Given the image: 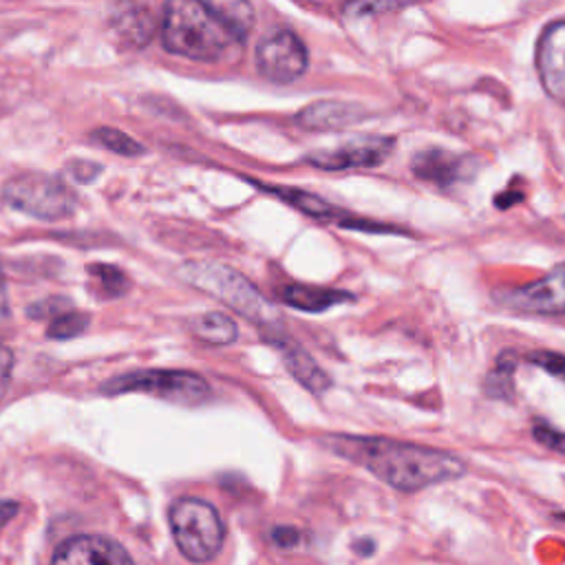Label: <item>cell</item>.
Instances as JSON below:
<instances>
[{"mask_svg":"<svg viewBox=\"0 0 565 565\" xmlns=\"http://www.w3.org/2000/svg\"><path fill=\"white\" fill-rule=\"evenodd\" d=\"M393 151V137L356 135L332 149L310 153L305 160L321 171H351L382 164Z\"/></svg>","mask_w":565,"mask_h":565,"instance_id":"9c48e42d","label":"cell"},{"mask_svg":"<svg viewBox=\"0 0 565 565\" xmlns=\"http://www.w3.org/2000/svg\"><path fill=\"white\" fill-rule=\"evenodd\" d=\"M274 345H276V349L280 351V356H282V360H286V365H288V369H290V373L305 387V389H310V391H314V393H323L330 384H332V380H330V376L316 365V360L301 347V345H297L292 338H288L286 334L282 336H276V338H269Z\"/></svg>","mask_w":565,"mask_h":565,"instance_id":"4fadbf2b","label":"cell"},{"mask_svg":"<svg viewBox=\"0 0 565 565\" xmlns=\"http://www.w3.org/2000/svg\"><path fill=\"white\" fill-rule=\"evenodd\" d=\"M537 71L545 93L565 104V21L550 23L537 43Z\"/></svg>","mask_w":565,"mask_h":565,"instance_id":"8fae6325","label":"cell"},{"mask_svg":"<svg viewBox=\"0 0 565 565\" xmlns=\"http://www.w3.org/2000/svg\"><path fill=\"white\" fill-rule=\"evenodd\" d=\"M325 445L402 493L453 482L466 473V464L458 456L422 445L351 436H334L327 438Z\"/></svg>","mask_w":565,"mask_h":565,"instance_id":"6da1fadb","label":"cell"},{"mask_svg":"<svg viewBox=\"0 0 565 565\" xmlns=\"http://www.w3.org/2000/svg\"><path fill=\"white\" fill-rule=\"evenodd\" d=\"M469 166H471L469 158H462V155H456L449 151H440V149L422 151L411 162V171L415 177L436 182L440 186H449L460 180H466L471 173Z\"/></svg>","mask_w":565,"mask_h":565,"instance_id":"7c38bea8","label":"cell"},{"mask_svg":"<svg viewBox=\"0 0 565 565\" xmlns=\"http://www.w3.org/2000/svg\"><path fill=\"white\" fill-rule=\"evenodd\" d=\"M10 299H8V286H5V276H3V267H0V336H3L10 330Z\"/></svg>","mask_w":565,"mask_h":565,"instance_id":"484cf974","label":"cell"},{"mask_svg":"<svg viewBox=\"0 0 565 565\" xmlns=\"http://www.w3.org/2000/svg\"><path fill=\"white\" fill-rule=\"evenodd\" d=\"M155 25L147 10L126 12L119 21V34H124V41H130L132 45H147Z\"/></svg>","mask_w":565,"mask_h":565,"instance_id":"d6986e66","label":"cell"},{"mask_svg":"<svg viewBox=\"0 0 565 565\" xmlns=\"http://www.w3.org/2000/svg\"><path fill=\"white\" fill-rule=\"evenodd\" d=\"M310 65L305 43L290 30H276L256 47V67L263 78L276 84L299 80Z\"/></svg>","mask_w":565,"mask_h":565,"instance_id":"52a82bcc","label":"cell"},{"mask_svg":"<svg viewBox=\"0 0 565 565\" xmlns=\"http://www.w3.org/2000/svg\"><path fill=\"white\" fill-rule=\"evenodd\" d=\"M93 139L97 141L100 147H104V149H108L111 153H117V155L137 158V155L145 153V147L137 145L132 137H128L126 132L115 130V128H97L93 132Z\"/></svg>","mask_w":565,"mask_h":565,"instance_id":"ffe728a7","label":"cell"},{"mask_svg":"<svg viewBox=\"0 0 565 565\" xmlns=\"http://www.w3.org/2000/svg\"><path fill=\"white\" fill-rule=\"evenodd\" d=\"M21 506L16 501H0V530H3L16 515H19Z\"/></svg>","mask_w":565,"mask_h":565,"instance_id":"4316f807","label":"cell"},{"mask_svg":"<svg viewBox=\"0 0 565 565\" xmlns=\"http://www.w3.org/2000/svg\"><path fill=\"white\" fill-rule=\"evenodd\" d=\"M182 276L197 290L217 297L230 310L263 327L269 338L282 336L280 314L241 272L221 263H188Z\"/></svg>","mask_w":565,"mask_h":565,"instance_id":"3957f363","label":"cell"},{"mask_svg":"<svg viewBox=\"0 0 565 565\" xmlns=\"http://www.w3.org/2000/svg\"><path fill=\"white\" fill-rule=\"evenodd\" d=\"M280 299L290 308H295L299 312H310V314H321L336 305H345V303L354 301V297L347 292L332 290V288H319V286H301V282H292V286L282 288Z\"/></svg>","mask_w":565,"mask_h":565,"instance_id":"9a60e30c","label":"cell"},{"mask_svg":"<svg viewBox=\"0 0 565 565\" xmlns=\"http://www.w3.org/2000/svg\"><path fill=\"white\" fill-rule=\"evenodd\" d=\"M12 369H14V354L10 347L0 345V397H3L10 378H12Z\"/></svg>","mask_w":565,"mask_h":565,"instance_id":"d4e9b609","label":"cell"},{"mask_svg":"<svg viewBox=\"0 0 565 565\" xmlns=\"http://www.w3.org/2000/svg\"><path fill=\"white\" fill-rule=\"evenodd\" d=\"M497 303L521 314L561 316L565 314V263L550 269L530 286L501 290L495 295Z\"/></svg>","mask_w":565,"mask_h":565,"instance_id":"ba28073f","label":"cell"},{"mask_svg":"<svg viewBox=\"0 0 565 565\" xmlns=\"http://www.w3.org/2000/svg\"><path fill=\"white\" fill-rule=\"evenodd\" d=\"M162 43L175 56L197 62H217L239 41L212 3L173 0L164 8Z\"/></svg>","mask_w":565,"mask_h":565,"instance_id":"7a4b0ae2","label":"cell"},{"mask_svg":"<svg viewBox=\"0 0 565 565\" xmlns=\"http://www.w3.org/2000/svg\"><path fill=\"white\" fill-rule=\"evenodd\" d=\"M272 193H276L280 199H286L290 206H295L303 215H310V217H316V219L334 221L341 215L327 201H323L321 197H316L312 193H303V191H297V188H272Z\"/></svg>","mask_w":565,"mask_h":565,"instance_id":"ac0fdd59","label":"cell"},{"mask_svg":"<svg viewBox=\"0 0 565 565\" xmlns=\"http://www.w3.org/2000/svg\"><path fill=\"white\" fill-rule=\"evenodd\" d=\"M91 323V316L84 314V312H67V314H60L51 321L49 325V338H56V341H69V338H78L87 332Z\"/></svg>","mask_w":565,"mask_h":565,"instance_id":"44dd1931","label":"cell"},{"mask_svg":"<svg viewBox=\"0 0 565 565\" xmlns=\"http://www.w3.org/2000/svg\"><path fill=\"white\" fill-rule=\"evenodd\" d=\"M274 541L278 545H292V543H297V530H292V528H276L274 530Z\"/></svg>","mask_w":565,"mask_h":565,"instance_id":"83f0119b","label":"cell"},{"mask_svg":"<svg viewBox=\"0 0 565 565\" xmlns=\"http://www.w3.org/2000/svg\"><path fill=\"white\" fill-rule=\"evenodd\" d=\"M171 530L180 552L193 563L212 561L226 539L217 508L197 497H182L169 512Z\"/></svg>","mask_w":565,"mask_h":565,"instance_id":"277c9868","label":"cell"},{"mask_svg":"<svg viewBox=\"0 0 565 565\" xmlns=\"http://www.w3.org/2000/svg\"><path fill=\"white\" fill-rule=\"evenodd\" d=\"M102 393H147L173 404L197 406L210 397V384L191 371H137L108 380Z\"/></svg>","mask_w":565,"mask_h":565,"instance_id":"8992f818","label":"cell"},{"mask_svg":"<svg viewBox=\"0 0 565 565\" xmlns=\"http://www.w3.org/2000/svg\"><path fill=\"white\" fill-rule=\"evenodd\" d=\"M534 440L554 453H565V434L547 427L545 422L534 424Z\"/></svg>","mask_w":565,"mask_h":565,"instance_id":"603a6c76","label":"cell"},{"mask_svg":"<svg viewBox=\"0 0 565 565\" xmlns=\"http://www.w3.org/2000/svg\"><path fill=\"white\" fill-rule=\"evenodd\" d=\"M51 565H135L128 552L113 539L78 534L58 545Z\"/></svg>","mask_w":565,"mask_h":565,"instance_id":"30bf717a","label":"cell"},{"mask_svg":"<svg viewBox=\"0 0 565 565\" xmlns=\"http://www.w3.org/2000/svg\"><path fill=\"white\" fill-rule=\"evenodd\" d=\"M191 332L195 338L208 343V345H230L239 336L237 323L219 312H208L191 321Z\"/></svg>","mask_w":565,"mask_h":565,"instance_id":"2e32d148","label":"cell"},{"mask_svg":"<svg viewBox=\"0 0 565 565\" xmlns=\"http://www.w3.org/2000/svg\"><path fill=\"white\" fill-rule=\"evenodd\" d=\"M530 362L539 365L541 369H545L550 376H556L561 380H565V356L563 354H554V351H534L528 356Z\"/></svg>","mask_w":565,"mask_h":565,"instance_id":"cb8c5ba5","label":"cell"},{"mask_svg":"<svg viewBox=\"0 0 565 565\" xmlns=\"http://www.w3.org/2000/svg\"><path fill=\"white\" fill-rule=\"evenodd\" d=\"M3 199L36 219L62 221L76 210L73 191L58 177L43 173H21L3 186Z\"/></svg>","mask_w":565,"mask_h":565,"instance_id":"5b68a950","label":"cell"},{"mask_svg":"<svg viewBox=\"0 0 565 565\" xmlns=\"http://www.w3.org/2000/svg\"><path fill=\"white\" fill-rule=\"evenodd\" d=\"M365 108L358 104H347V102H316L305 106L299 115L297 122L303 128L310 130H338L349 124H356L365 117Z\"/></svg>","mask_w":565,"mask_h":565,"instance_id":"5bb4252c","label":"cell"},{"mask_svg":"<svg viewBox=\"0 0 565 565\" xmlns=\"http://www.w3.org/2000/svg\"><path fill=\"white\" fill-rule=\"evenodd\" d=\"M212 8L223 19V23L230 27V32L237 36V41H243L252 25H254V10L241 0H215Z\"/></svg>","mask_w":565,"mask_h":565,"instance_id":"e0dca14e","label":"cell"},{"mask_svg":"<svg viewBox=\"0 0 565 565\" xmlns=\"http://www.w3.org/2000/svg\"><path fill=\"white\" fill-rule=\"evenodd\" d=\"M91 274L97 276L100 280V288L106 297L115 299V297H122L126 290H128V278L126 274L115 267V265H93L91 267Z\"/></svg>","mask_w":565,"mask_h":565,"instance_id":"7402d4cb","label":"cell"}]
</instances>
